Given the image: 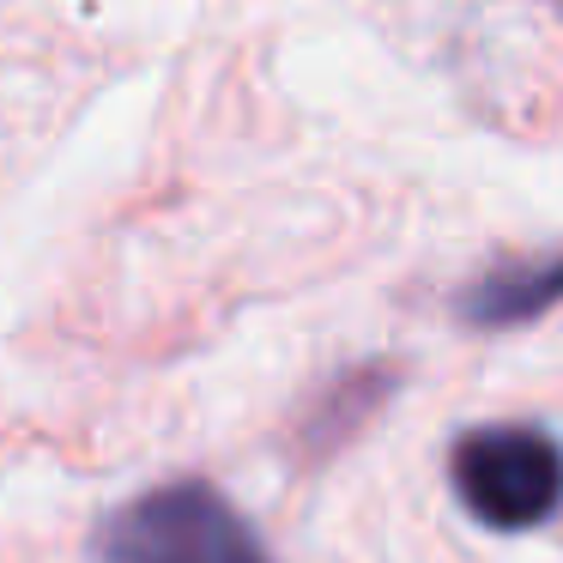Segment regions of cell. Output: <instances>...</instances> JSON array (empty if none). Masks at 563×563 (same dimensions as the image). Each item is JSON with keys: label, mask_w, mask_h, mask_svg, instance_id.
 <instances>
[{"label": "cell", "mask_w": 563, "mask_h": 563, "mask_svg": "<svg viewBox=\"0 0 563 563\" xmlns=\"http://www.w3.org/2000/svg\"><path fill=\"white\" fill-rule=\"evenodd\" d=\"M103 563H273L249 521L200 478L146 490L98 533Z\"/></svg>", "instance_id": "1"}, {"label": "cell", "mask_w": 563, "mask_h": 563, "mask_svg": "<svg viewBox=\"0 0 563 563\" xmlns=\"http://www.w3.org/2000/svg\"><path fill=\"white\" fill-rule=\"evenodd\" d=\"M454 490L485 527H539L563 503V449L527 424L473 430L454 442Z\"/></svg>", "instance_id": "2"}, {"label": "cell", "mask_w": 563, "mask_h": 563, "mask_svg": "<svg viewBox=\"0 0 563 563\" xmlns=\"http://www.w3.org/2000/svg\"><path fill=\"white\" fill-rule=\"evenodd\" d=\"M563 297V261L551 267H521V273H503V279L478 285L466 297V316L473 321H521V316H539V309Z\"/></svg>", "instance_id": "3"}]
</instances>
